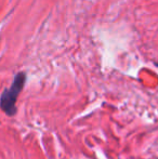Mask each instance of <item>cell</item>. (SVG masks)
<instances>
[{
	"instance_id": "1",
	"label": "cell",
	"mask_w": 158,
	"mask_h": 159,
	"mask_svg": "<svg viewBox=\"0 0 158 159\" xmlns=\"http://www.w3.org/2000/svg\"><path fill=\"white\" fill-rule=\"evenodd\" d=\"M25 79H26L25 74L23 73L17 74L16 77L14 78V81H13L12 86L2 93L1 98H0V107L9 116L14 115L15 111H16L15 103H16L17 96H19L20 92L23 89V86L25 84Z\"/></svg>"
}]
</instances>
